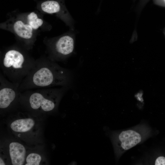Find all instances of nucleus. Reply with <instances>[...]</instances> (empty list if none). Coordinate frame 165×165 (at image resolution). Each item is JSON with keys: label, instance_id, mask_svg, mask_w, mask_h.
I'll list each match as a JSON object with an SVG mask.
<instances>
[{"label": "nucleus", "instance_id": "obj_10", "mask_svg": "<svg viewBox=\"0 0 165 165\" xmlns=\"http://www.w3.org/2000/svg\"><path fill=\"white\" fill-rule=\"evenodd\" d=\"M35 122L30 118L17 119L13 122L10 127L14 132H25L30 130L34 127Z\"/></svg>", "mask_w": 165, "mask_h": 165}, {"label": "nucleus", "instance_id": "obj_11", "mask_svg": "<svg viewBox=\"0 0 165 165\" xmlns=\"http://www.w3.org/2000/svg\"><path fill=\"white\" fill-rule=\"evenodd\" d=\"M26 21L34 30L38 29L43 24V20L38 17L36 13L32 12L26 17Z\"/></svg>", "mask_w": 165, "mask_h": 165}, {"label": "nucleus", "instance_id": "obj_7", "mask_svg": "<svg viewBox=\"0 0 165 165\" xmlns=\"http://www.w3.org/2000/svg\"><path fill=\"white\" fill-rule=\"evenodd\" d=\"M40 7L45 13L62 15L66 20L67 24L73 29L72 19L62 2L58 0H47L41 2Z\"/></svg>", "mask_w": 165, "mask_h": 165}, {"label": "nucleus", "instance_id": "obj_13", "mask_svg": "<svg viewBox=\"0 0 165 165\" xmlns=\"http://www.w3.org/2000/svg\"><path fill=\"white\" fill-rule=\"evenodd\" d=\"M155 165H165V157L162 156L158 157L155 161Z\"/></svg>", "mask_w": 165, "mask_h": 165}, {"label": "nucleus", "instance_id": "obj_12", "mask_svg": "<svg viewBox=\"0 0 165 165\" xmlns=\"http://www.w3.org/2000/svg\"><path fill=\"white\" fill-rule=\"evenodd\" d=\"M41 160L40 155L35 153L29 154L26 158V165H38Z\"/></svg>", "mask_w": 165, "mask_h": 165}, {"label": "nucleus", "instance_id": "obj_3", "mask_svg": "<svg viewBox=\"0 0 165 165\" xmlns=\"http://www.w3.org/2000/svg\"><path fill=\"white\" fill-rule=\"evenodd\" d=\"M68 87L37 88L20 92L19 101L34 111L50 112L55 110Z\"/></svg>", "mask_w": 165, "mask_h": 165}, {"label": "nucleus", "instance_id": "obj_5", "mask_svg": "<svg viewBox=\"0 0 165 165\" xmlns=\"http://www.w3.org/2000/svg\"><path fill=\"white\" fill-rule=\"evenodd\" d=\"M19 84L8 80L0 71V108L5 109L11 106L19 99L20 92Z\"/></svg>", "mask_w": 165, "mask_h": 165}, {"label": "nucleus", "instance_id": "obj_8", "mask_svg": "<svg viewBox=\"0 0 165 165\" xmlns=\"http://www.w3.org/2000/svg\"><path fill=\"white\" fill-rule=\"evenodd\" d=\"M11 21L8 26L9 28L25 41H30L33 37L34 30L26 21L18 19Z\"/></svg>", "mask_w": 165, "mask_h": 165}, {"label": "nucleus", "instance_id": "obj_1", "mask_svg": "<svg viewBox=\"0 0 165 165\" xmlns=\"http://www.w3.org/2000/svg\"><path fill=\"white\" fill-rule=\"evenodd\" d=\"M72 75L68 70L62 68L49 58H41L35 61L28 74L20 83V92L34 89L68 87Z\"/></svg>", "mask_w": 165, "mask_h": 165}, {"label": "nucleus", "instance_id": "obj_6", "mask_svg": "<svg viewBox=\"0 0 165 165\" xmlns=\"http://www.w3.org/2000/svg\"><path fill=\"white\" fill-rule=\"evenodd\" d=\"M114 138L116 150L125 151L134 147L141 140L140 134L135 130H129L123 131L117 134Z\"/></svg>", "mask_w": 165, "mask_h": 165}, {"label": "nucleus", "instance_id": "obj_4", "mask_svg": "<svg viewBox=\"0 0 165 165\" xmlns=\"http://www.w3.org/2000/svg\"><path fill=\"white\" fill-rule=\"evenodd\" d=\"M75 35L71 33L62 36L48 46L49 59L55 61H63L73 53Z\"/></svg>", "mask_w": 165, "mask_h": 165}, {"label": "nucleus", "instance_id": "obj_14", "mask_svg": "<svg viewBox=\"0 0 165 165\" xmlns=\"http://www.w3.org/2000/svg\"><path fill=\"white\" fill-rule=\"evenodd\" d=\"M0 165H5L3 160H2V158H0Z\"/></svg>", "mask_w": 165, "mask_h": 165}, {"label": "nucleus", "instance_id": "obj_9", "mask_svg": "<svg viewBox=\"0 0 165 165\" xmlns=\"http://www.w3.org/2000/svg\"><path fill=\"white\" fill-rule=\"evenodd\" d=\"M9 152L11 162L13 165H23L25 160L26 149L24 146L17 142L9 145Z\"/></svg>", "mask_w": 165, "mask_h": 165}, {"label": "nucleus", "instance_id": "obj_2", "mask_svg": "<svg viewBox=\"0 0 165 165\" xmlns=\"http://www.w3.org/2000/svg\"><path fill=\"white\" fill-rule=\"evenodd\" d=\"M35 62L24 50L11 47L1 55L0 71L9 81L20 85L33 67Z\"/></svg>", "mask_w": 165, "mask_h": 165}]
</instances>
